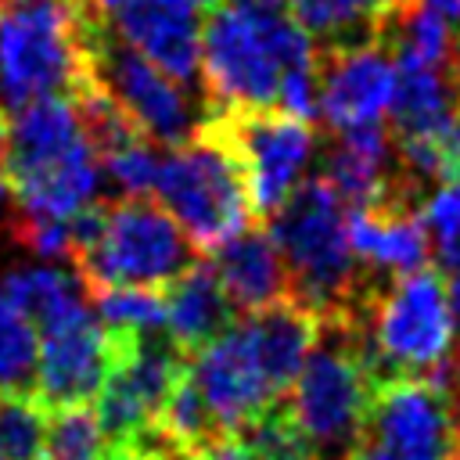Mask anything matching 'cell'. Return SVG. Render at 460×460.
Masks as SVG:
<instances>
[{"instance_id":"obj_20","label":"cell","mask_w":460,"mask_h":460,"mask_svg":"<svg viewBox=\"0 0 460 460\" xmlns=\"http://www.w3.org/2000/svg\"><path fill=\"white\" fill-rule=\"evenodd\" d=\"M101 190V158L90 144H79L54 165L11 180V201L18 216L29 219H68L93 205Z\"/></svg>"},{"instance_id":"obj_1","label":"cell","mask_w":460,"mask_h":460,"mask_svg":"<svg viewBox=\"0 0 460 460\" xmlns=\"http://www.w3.org/2000/svg\"><path fill=\"white\" fill-rule=\"evenodd\" d=\"M316 58L284 0H219L201 25V90L212 115L277 108L284 75Z\"/></svg>"},{"instance_id":"obj_33","label":"cell","mask_w":460,"mask_h":460,"mask_svg":"<svg viewBox=\"0 0 460 460\" xmlns=\"http://www.w3.org/2000/svg\"><path fill=\"white\" fill-rule=\"evenodd\" d=\"M449 381H453V392L460 395V341H456V352H453V363H449Z\"/></svg>"},{"instance_id":"obj_24","label":"cell","mask_w":460,"mask_h":460,"mask_svg":"<svg viewBox=\"0 0 460 460\" xmlns=\"http://www.w3.org/2000/svg\"><path fill=\"white\" fill-rule=\"evenodd\" d=\"M36 370L40 331L18 305L0 298V392L36 395Z\"/></svg>"},{"instance_id":"obj_16","label":"cell","mask_w":460,"mask_h":460,"mask_svg":"<svg viewBox=\"0 0 460 460\" xmlns=\"http://www.w3.org/2000/svg\"><path fill=\"white\" fill-rule=\"evenodd\" d=\"M460 111V83L453 68L431 65L417 54H395V79L388 97L392 137H453Z\"/></svg>"},{"instance_id":"obj_30","label":"cell","mask_w":460,"mask_h":460,"mask_svg":"<svg viewBox=\"0 0 460 460\" xmlns=\"http://www.w3.org/2000/svg\"><path fill=\"white\" fill-rule=\"evenodd\" d=\"M108 460H176V453L169 449V442H165L155 428H147V431H140L137 438L111 446Z\"/></svg>"},{"instance_id":"obj_14","label":"cell","mask_w":460,"mask_h":460,"mask_svg":"<svg viewBox=\"0 0 460 460\" xmlns=\"http://www.w3.org/2000/svg\"><path fill=\"white\" fill-rule=\"evenodd\" d=\"M316 115L334 129H356L385 122L392 79H395V54L381 43H356L338 50H320L316 58Z\"/></svg>"},{"instance_id":"obj_22","label":"cell","mask_w":460,"mask_h":460,"mask_svg":"<svg viewBox=\"0 0 460 460\" xmlns=\"http://www.w3.org/2000/svg\"><path fill=\"white\" fill-rule=\"evenodd\" d=\"M395 4L399 0H288V11L313 36L316 50H338L377 40Z\"/></svg>"},{"instance_id":"obj_6","label":"cell","mask_w":460,"mask_h":460,"mask_svg":"<svg viewBox=\"0 0 460 460\" xmlns=\"http://www.w3.org/2000/svg\"><path fill=\"white\" fill-rule=\"evenodd\" d=\"M456 341V316L438 266L392 277L363 313V359L370 377H435Z\"/></svg>"},{"instance_id":"obj_19","label":"cell","mask_w":460,"mask_h":460,"mask_svg":"<svg viewBox=\"0 0 460 460\" xmlns=\"http://www.w3.org/2000/svg\"><path fill=\"white\" fill-rule=\"evenodd\" d=\"M86 144L79 111L72 97H40L7 115V147H4V176L22 180L40 172Z\"/></svg>"},{"instance_id":"obj_37","label":"cell","mask_w":460,"mask_h":460,"mask_svg":"<svg viewBox=\"0 0 460 460\" xmlns=\"http://www.w3.org/2000/svg\"><path fill=\"white\" fill-rule=\"evenodd\" d=\"M93 4H97V7H104V4H111V0H93Z\"/></svg>"},{"instance_id":"obj_18","label":"cell","mask_w":460,"mask_h":460,"mask_svg":"<svg viewBox=\"0 0 460 460\" xmlns=\"http://www.w3.org/2000/svg\"><path fill=\"white\" fill-rule=\"evenodd\" d=\"M212 270L237 313H252L262 305H273L280 298H291L288 270L280 259V248L262 219L237 230L223 244L212 248Z\"/></svg>"},{"instance_id":"obj_29","label":"cell","mask_w":460,"mask_h":460,"mask_svg":"<svg viewBox=\"0 0 460 460\" xmlns=\"http://www.w3.org/2000/svg\"><path fill=\"white\" fill-rule=\"evenodd\" d=\"M420 219L435 241H446L460 234V176L438 183L424 201H420Z\"/></svg>"},{"instance_id":"obj_3","label":"cell","mask_w":460,"mask_h":460,"mask_svg":"<svg viewBox=\"0 0 460 460\" xmlns=\"http://www.w3.org/2000/svg\"><path fill=\"white\" fill-rule=\"evenodd\" d=\"M101 7L93 0H7L0 7V111L40 97H72L90 83L86 36Z\"/></svg>"},{"instance_id":"obj_35","label":"cell","mask_w":460,"mask_h":460,"mask_svg":"<svg viewBox=\"0 0 460 460\" xmlns=\"http://www.w3.org/2000/svg\"><path fill=\"white\" fill-rule=\"evenodd\" d=\"M453 75H456V83H460V54H456V65H453Z\"/></svg>"},{"instance_id":"obj_7","label":"cell","mask_w":460,"mask_h":460,"mask_svg":"<svg viewBox=\"0 0 460 460\" xmlns=\"http://www.w3.org/2000/svg\"><path fill=\"white\" fill-rule=\"evenodd\" d=\"M201 259V248L151 198L108 201L97 241L72 262L83 288L162 291Z\"/></svg>"},{"instance_id":"obj_10","label":"cell","mask_w":460,"mask_h":460,"mask_svg":"<svg viewBox=\"0 0 460 460\" xmlns=\"http://www.w3.org/2000/svg\"><path fill=\"white\" fill-rule=\"evenodd\" d=\"M115 334V363L97 392V420L111 446L137 438L155 428L176 381L187 374L190 352H183L169 331L151 334Z\"/></svg>"},{"instance_id":"obj_31","label":"cell","mask_w":460,"mask_h":460,"mask_svg":"<svg viewBox=\"0 0 460 460\" xmlns=\"http://www.w3.org/2000/svg\"><path fill=\"white\" fill-rule=\"evenodd\" d=\"M438 273L446 277L449 302H453V316H456V323H460V234L438 241Z\"/></svg>"},{"instance_id":"obj_8","label":"cell","mask_w":460,"mask_h":460,"mask_svg":"<svg viewBox=\"0 0 460 460\" xmlns=\"http://www.w3.org/2000/svg\"><path fill=\"white\" fill-rule=\"evenodd\" d=\"M352 460H460L449 363L435 377H392L370 395Z\"/></svg>"},{"instance_id":"obj_36","label":"cell","mask_w":460,"mask_h":460,"mask_svg":"<svg viewBox=\"0 0 460 460\" xmlns=\"http://www.w3.org/2000/svg\"><path fill=\"white\" fill-rule=\"evenodd\" d=\"M456 395V392H453ZM456 424H460V395H456Z\"/></svg>"},{"instance_id":"obj_27","label":"cell","mask_w":460,"mask_h":460,"mask_svg":"<svg viewBox=\"0 0 460 460\" xmlns=\"http://www.w3.org/2000/svg\"><path fill=\"white\" fill-rule=\"evenodd\" d=\"M47 406L36 395L0 392V460H43Z\"/></svg>"},{"instance_id":"obj_11","label":"cell","mask_w":460,"mask_h":460,"mask_svg":"<svg viewBox=\"0 0 460 460\" xmlns=\"http://www.w3.org/2000/svg\"><path fill=\"white\" fill-rule=\"evenodd\" d=\"M230 137L259 216H270L302 183L305 165L316 155V129L280 108H244L212 115Z\"/></svg>"},{"instance_id":"obj_28","label":"cell","mask_w":460,"mask_h":460,"mask_svg":"<svg viewBox=\"0 0 460 460\" xmlns=\"http://www.w3.org/2000/svg\"><path fill=\"white\" fill-rule=\"evenodd\" d=\"M108 180L126 194V198H151L155 194V180H158V144H151L147 137H133L122 147L108 151L101 158Z\"/></svg>"},{"instance_id":"obj_2","label":"cell","mask_w":460,"mask_h":460,"mask_svg":"<svg viewBox=\"0 0 460 460\" xmlns=\"http://www.w3.org/2000/svg\"><path fill=\"white\" fill-rule=\"evenodd\" d=\"M270 234L280 248L291 298L327 316H359L388 284L370 273L345 230V201L323 176L302 180L277 212H270Z\"/></svg>"},{"instance_id":"obj_5","label":"cell","mask_w":460,"mask_h":460,"mask_svg":"<svg viewBox=\"0 0 460 460\" xmlns=\"http://www.w3.org/2000/svg\"><path fill=\"white\" fill-rule=\"evenodd\" d=\"M155 201L201 252H212L259 219L244 165L216 119L180 147H169L158 165Z\"/></svg>"},{"instance_id":"obj_32","label":"cell","mask_w":460,"mask_h":460,"mask_svg":"<svg viewBox=\"0 0 460 460\" xmlns=\"http://www.w3.org/2000/svg\"><path fill=\"white\" fill-rule=\"evenodd\" d=\"M162 4H172V7H187V11H205V7H216L219 0H162Z\"/></svg>"},{"instance_id":"obj_26","label":"cell","mask_w":460,"mask_h":460,"mask_svg":"<svg viewBox=\"0 0 460 460\" xmlns=\"http://www.w3.org/2000/svg\"><path fill=\"white\" fill-rule=\"evenodd\" d=\"M93 316L119 334L165 331V302L155 288H86Z\"/></svg>"},{"instance_id":"obj_17","label":"cell","mask_w":460,"mask_h":460,"mask_svg":"<svg viewBox=\"0 0 460 460\" xmlns=\"http://www.w3.org/2000/svg\"><path fill=\"white\" fill-rule=\"evenodd\" d=\"M345 230L356 259L385 280L428 266L431 234L417 208L359 205V208H349Z\"/></svg>"},{"instance_id":"obj_12","label":"cell","mask_w":460,"mask_h":460,"mask_svg":"<svg viewBox=\"0 0 460 460\" xmlns=\"http://www.w3.org/2000/svg\"><path fill=\"white\" fill-rule=\"evenodd\" d=\"M187 374H190L219 435L244 428L262 410H270L277 399H284V392L270 377L241 313L219 338H212L208 345L190 352Z\"/></svg>"},{"instance_id":"obj_4","label":"cell","mask_w":460,"mask_h":460,"mask_svg":"<svg viewBox=\"0 0 460 460\" xmlns=\"http://www.w3.org/2000/svg\"><path fill=\"white\" fill-rule=\"evenodd\" d=\"M374 388L359 316L320 320V334L284 395L313 460H352Z\"/></svg>"},{"instance_id":"obj_15","label":"cell","mask_w":460,"mask_h":460,"mask_svg":"<svg viewBox=\"0 0 460 460\" xmlns=\"http://www.w3.org/2000/svg\"><path fill=\"white\" fill-rule=\"evenodd\" d=\"M104 25L155 68L183 86L201 83V22L198 11L162 0H111L101 7ZM205 93V90H201Z\"/></svg>"},{"instance_id":"obj_9","label":"cell","mask_w":460,"mask_h":460,"mask_svg":"<svg viewBox=\"0 0 460 460\" xmlns=\"http://www.w3.org/2000/svg\"><path fill=\"white\" fill-rule=\"evenodd\" d=\"M90 54V75L97 86H104L119 108L129 115V122L158 147H180L190 140L208 119L212 108L205 97H194V86L176 83L162 68H155L144 54L126 47L97 14L86 36Z\"/></svg>"},{"instance_id":"obj_13","label":"cell","mask_w":460,"mask_h":460,"mask_svg":"<svg viewBox=\"0 0 460 460\" xmlns=\"http://www.w3.org/2000/svg\"><path fill=\"white\" fill-rule=\"evenodd\" d=\"M115 363V334L79 305L40 327V370L36 399L47 410L93 402Z\"/></svg>"},{"instance_id":"obj_23","label":"cell","mask_w":460,"mask_h":460,"mask_svg":"<svg viewBox=\"0 0 460 460\" xmlns=\"http://www.w3.org/2000/svg\"><path fill=\"white\" fill-rule=\"evenodd\" d=\"M83 295H86L83 280L54 270V266H22V270H7L0 277V298L18 305L36 323V331L43 323L86 305Z\"/></svg>"},{"instance_id":"obj_21","label":"cell","mask_w":460,"mask_h":460,"mask_svg":"<svg viewBox=\"0 0 460 460\" xmlns=\"http://www.w3.org/2000/svg\"><path fill=\"white\" fill-rule=\"evenodd\" d=\"M162 302H165V331L183 352H198L237 320V309L230 305L212 262L205 259H198L172 284H165Z\"/></svg>"},{"instance_id":"obj_34","label":"cell","mask_w":460,"mask_h":460,"mask_svg":"<svg viewBox=\"0 0 460 460\" xmlns=\"http://www.w3.org/2000/svg\"><path fill=\"white\" fill-rule=\"evenodd\" d=\"M453 137H456V162H460V111H456V126H453Z\"/></svg>"},{"instance_id":"obj_25","label":"cell","mask_w":460,"mask_h":460,"mask_svg":"<svg viewBox=\"0 0 460 460\" xmlns=\"http://www.w3.org/2000/svg\"><path fill=\"white\" fill-rule=\"evenodd\" d=\"M111 438L104 435L97 410L90 402L58 406L47 413L43 460H108Z\"/></svg>"},{"instance_id":"obj_38","label":"cell","mask_w":460,"mask_h":460,"mask_svg":"<svg viewBox=\"0 0 460 460\" xmlns=\"http://www.w3.org/2000/svg\"><path fill=\"white\" fill-rule=\"evenodd\" d=\"M4 4H7V0H0V7H4Z\"/></svg>"}]
</instances>
